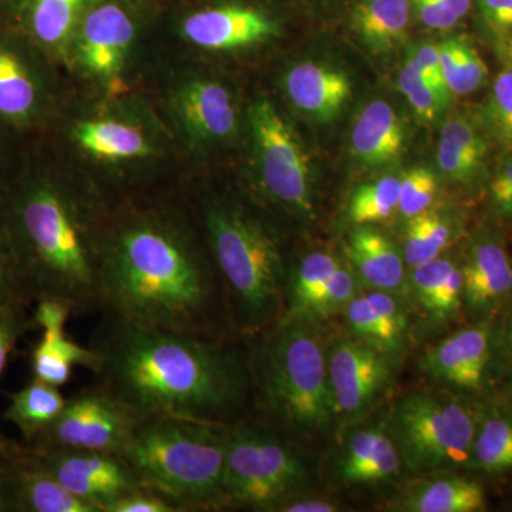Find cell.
<instances>
[{
  "mask_svg": "<svg viewBox=\"0 0 512 512\" xmlns=\"http://www.w3.org/2000/svg\"><path fill=\"white\" fill-rule=\"evenodd\" d=\"M90 346L97 384L141 414L215 424L247 419L251 359L229 338L144 328L104 318Z\"/></svg>",
  "mask_w": 512,
  "mask_h": 512,
  "instance_id": "obj_1",
  "label": "cell"
},
{
  "mask_svg": "<svg viewBox=\"0 0 512 512\" xmlns=\"http://www.w3.org/2000/svg\"><path fill=\"white\" fill-rule=\"evenodd\" d=\"M173 218L141 212L100 237L99 313L144 328L229 338L227 301L210 247Z\"/></svg>",
  "mask_w": 512,
  "mask_h": 512,
  "instance_id": "obj_2",
  "label": "cell"
},
{
  "mask_svg": "<svg viewBox=\"0 0 512 512\" xmlns=\"http://www.w3.org/2000/svg\"><path fill=\"white\" fill-rule=\"evenodd\" d=\"M20 285L32 305L56 299L74 316L99 312V245L82 205L47 178L10 184L0 197Z\"/></svg>",
  "mask_w": 512,
  "mask_h": 512,
  "instance_id": "obj_3",
  "label": "cell"
},
{
  "mask_svg": "<svg viewBox=\"0 0 512 512\" xmlns=\"http://www.w3.org/2000/svg\"><path fill=\"white\" fill-rule=\"evenodd\" d=\"M202 231L224 288L232 330L256 338L284 313L289 265L281 241L256 215L227 201L204 205Z\"/></svg>",
  "mask_w": 512,
  "mask_h": 512,
  "instance_id": "obj_4",
  "label": "cell"
},
{
  "mask_svg": "<svg viewBox=\"0 0 512 512\" xmlns=\"http://www.w3.org/2000/svg\"><path fill=\"white\" fill-rule=\"evenodd\" d=\"M227 424L143 414L119 456L178 512L224 510Z\"/></svg>",
  "mask_w": 512,
  "mask_h": 512,
  "instance_id": "obj_5",
  "label": "cell"
},
{
  "mask_svg": "<svg viewBox=\"0 0 512 512\" xmlns=\"http://www.w3.org/2000/svg\"><path fill=\"white\" fill-rule=\"evenodd\" d=\"M249 352L254 399L266 423L284 436L308 439L338 420L328 353L311 323L279 319Z\"/></svg>",
  "mask_w": 512,
  "mask_h": 512,
  "instance_id": "obj_6",
  "label": "cell"
},
{
  "mask_svg": "<svg viewBox=\"0 0 512 512\" xmlns=\"http://www.w3.org/2000/svg\"><path fill=\"white\" fill-rule=\"evenodd\" d=\"M309 487V470L295 444L266 421L229 424L224 510L278 512Z\"/></svg>",
  "mask_w": 512,
  "mask_h": 512,
  "instance_id": "obj_7",
  "label": "cell"
},
{
  "mask_svg": "<svg viewBox=\"0 0 512 512\" xmlns=\"http://www.w3.org/2000/svg\"><path fill=\"white\" fill-rule=\"evenodd\" d=\"M477 427L476 413L466 403L430 393L404 397L387 421L403 466L413 473L470 463Z\"/></svg>",
  "mask_w": 512,
  "mask_h": 512,
  "instance_id": "obj_8",
  "label": "cell"
},
{
  "mask_svg": "<svg viewBox=\"0 0 512 512\" xmlns=\"http://www.w3.org/2000/svg\"><path fill=\"white\" fill-rule=\"evenodd\" d=\"M259 181L266 197L296 217L315 215L311 165L288 121L266 99L249 110Z\"/></svg>",
  "mask_w": 512,
  "mask_h": 512,
  "instance_id": "obj_9",
  "label": "cell"
},
{
  "mask_svg": "<svg viewBox=\"0 0 512 512\" xmlns=\"http://www.w3.org/2000/svg\"><path fill=\"white\" fill-rule=\"evenodd\" d=\"M141 416L94 383L67 397L56 420L28 446L120 454Z\"/></svg>",
  "mask_w": 512,
  "mask_h": 512,
  "instance_id": "obj_10",
  "label": "cell"
},
{
  "mask_svg": "<svg viewBox=\"0 0 512 512\" xmlns=\"http://www.w3.org/2000/svg\"><path fill=\"white\" fill-rule=\"evenodd\" d=\"M390 353L360 339H339L328 353L330 389L338 419L365 416L392 383Z\"/></svg>",
  "mask_w": 512,
  "mask_h": 512,
  "instance_id": "obj_11",
  "label": "cell"
},
{
  "mask_svg": "<svg viewBox=\"0 0 512 512\" xmlns=\"http://www.w3.org/2000/svg\"><path fill=\"white\" fill-rule=\"evenodd\" d=\"M29 448L33 457L63 487L84 503L92 505L97 512H107L110 505L121 497L144 487L119 454Z\"/></svg>",
  "mask_w": 512,
  "mask_h": 512,
  "instance_id": "obj_12",
  "label": "cell"
},
{
  "mask_svg": "<svg viewBox=\"0 0 512 512\" xmlns=\"http://www.w3.org/2000/svg\"><path fill=\"white\" fill-rule=\"evenodd\" d=\"M278 32V23L268 13L244 5L200 10L183 23L185 39L202 49L217 52L259 45Z\"/></svg>",
  "mask_w": 512,
  "mask_h": 512,
  "instance_id": "obj_13",
  "label": "cell"
},
{
  "mask_svg": "<svg viewBox=\"0 0 512 512\" xmlns=\"http://www.w3.org/2000/svg\"><path fill=\"white\" fill-rule=\"evenodd\" d=\"M134 22L116 3H99L79 25V59L87 72L110 79L120 72L134 40Z\"/></svg>",
  "mask_w": 512,
  "mask_h": 512,
  "instance_id": "obj_14",
  "label": "cell"
},
{
  "mask_svg": "<svg viewBox=\"0 0 512 512\" xmlns=\"http://www.w3.org/2000/svg\"><path fill=\"white\" fill-rule=\"evenodd\" d=\"M490 360V330L471 326L430 349L423 357V369L441 382L458 389H478L483 384Z\"/></svg>",
  "mask_w": 512,
  "mask_h": 512,
  "instance_id": "obj_15",
  "label": "cell"
},
{
  "mask_svg": "<svg viewBox=\"0 0 512 512\" xmlns=\"http://www.w3.org/2000/svg\"><path fill=\"white\" fill-rule=\"evenodd\" d=\"M286 96L295 109L318 123H330L352 96L348 74L325 63L302 62L288 70Z\"/></svg>",
  "mask_w": 512,
  "mask_h": 512,
  "instance_id": "obj_16",
  "label": "cell"
},
{
  "mask_svg": "<svg viewBox=\"0 0 512 512\" xmlns=\"http://www.w3.org/2000/svg\"><path fill=\"white\" fill-rule=\"evenodd\" d=\"M22 45L0 37V123H35L43 104V84Z\"/></svg>",
  "mask_w": 512,
  "mask_h": 512,
  "instance_id": "obj_17",
  "label": "cell"
},
{
  "mask_svg": "<svg viewBox=\"0 0 512 512\" xmlns=\"http://www.w3.org/2000/svg\"><path fill=\"white\" fill-rule=\"evenodd\" d=\"M178 116L191 140H224L237 128V111L231 94L220 83L197 80L181 89L175 99Z\"/></svg>",
  "mask_w": 512,
  "mask_h": 512,
  "instance_id": "obj_18",
  "label": "cell"
},
{
  "mask_svg": "<svg viewBox=\"0 0 512 512\" xmlns=\"http://www.w3.org/2000/svg\"><path fill=\"white\" fill-rule=\"evenodd\" d=\"M461 269L468 308L488 311L512 295V259L498 239L477 238Z\"/></svg>",
  "mask_w": 512,
  "mask_h": 512,
  "instance_id": "obj_19",
  "label": "cell"
},
{
  "mask_svg": "<svg viewBox=\"0 0 512 512\" xmlns=\"http://www.w3.org/2000/svg\"><path fill=\"white\" fill-rule=\"evenodd\" d=\"M406 130L402 117L384 100H372L357 114L350 133V150L360 164L386 167L403 156Z\"/></svg>",
  "mask_w": 512,
  "mask_h": 512,
  "instance_id": "obj_20",
  "label": "cell"
},
{
  "mask_svg": "<svg viewBox=\"0 0 512 512\" xmlns=\"http://www.w3.org/2000/svg\"><path fill=\"white\" fill-rule=\"evenodd\" d=\"M403 460L389 431L365 427L353 431L343 446L339 474L352 485H377L400 476Z\"/></svg>",
  "mask_w": 512,
  "mask_h": 512,
  "instance_id": "obj_21",
  "label": "cell"
},
{
  "mask_svg": "<svg viewBox=\"0 0 512 512\" xmlns=\"http://www.w3.org/2000/svg\"><path fill=\"white\" fill-rule=\"evenodd\" d=\"M348 256L357 279L373 291L402 292L406 261L383 232L373 225H357L349 235Z\"/></svg>",
  "mask_w": 512,
  "mask_h": 512,
  "instance_id": "obj_22",
  "label": "cell"
},
{
  "mask_svg": "<svg viewBox=\"0 0 512 512\" xmlns=\"http://www.w3.org/2000/svg\"><path fill=\"white\" fill-rule=\"evenodd\" d=\"M490 143L476 121L453 116L441 126L437 165L453 183L470 185L480 180L487 168Z\"/></svg>",
  "mask_w": 512,
  "mask_h": 512,
  "instance_id": "obj_23",
  "label": "cell"
},
{
  "mask_svg": "<svg viewBox=\"0 0 512 512\" xmlns=\"http://www.w3.org/2000/svg\"><path fill=\"white\" fill-rule=\"evenodd\" d=\"M16 498L19 512H97L63 487L28 444L15 443Z\"/></svg>",
  "mask_w": 512,
  "mask_h": 512,
  "instance_id": "obj_24",
  "label": "cell"
},
{
  "mask_svg": "<svg viewBox=\"0 0 512 512\" xmlns=\"http://www.w3.org/2000/svg\"><path fill=\"white\" fill-rule=\"evenodd\" d=\"M101 0H25L20 29L43 52H62L90 9Z\"/></svg>",
  "mask_w": 512,
  "mask_h": 512,
  "instance_id": "obj_25",
  "label": "cell"
},
{
  "mask_svg": "<svg viewBox=\"0 0 512 512\" xmlns=\"http://www.w3.org/2000/svg\"><path fill=\"white\" fill-rule=\"evenodd\" d=\"M410 289L431 319L453 318L464 302L463 269L453 259L437 256L412 268Z\"/></svg>",
  "mask_w": 512,
  "mask_h": 512,
  "instance_id": "obj_26",
  "label": "cell"
},
{
  "mask_svg": "<svg viewBox=\"0 0 512 512\" xmlns=\"http://www.w3.org/2000/svg\"><path fill=\"white\" fill-rule=\"evenodd\" d=\"M412 15V0H357L352 28L370 52L386 55L406 40Z\"/></svg>",
  "mask_w": 512,
  "mask_h": 512,
  "instance_id": "obj_27",
  "label": "cell"
},
{
  "mask_svg": "<svg viewBox=\"0 0 512 512\" xmlns=\"http://www.w3.org/2000/svg\"><path fill=\"white\" fill-rule=\"evenodd\" d=\"M483 485L473 478L446 476L420 481L403 495L397 510L410 512H477L485 508Z\"/></svg>",
  "mask_w": 512,
  "mask_h": 512,
  "instance_id": "obj_28",
  "label": "cell"
},
{
  "mask_svg": "<svg viewBox=\"0 0 512 512\" xmlns=\"http://www.w3.org/2000/svg\"><path fill=\"white\" fill-rule=\"evenodd\" d=\"M340 262L332 252L313 251L289 266L281 319L311 322L313 309Z\"/></svg>",
  "mask_w": 512,
  "mask_h": 512,
  "instance_id": "obj_29",
  "label": "cell"
},
{
  "mask_svg": "<svg viewBox=\"0 0 512 512\" xmlns=\"http://www.w3.org/2000/svg\"><path fill=\"white\" fill-rule=\"evenodd\" d=\"M64 404L66 397L60 392V387L32 379L18 392L9 394L8 409L3 413V419L19 430L26 444H32L56 420Z\"/></svg>",
  "mask_w": 512,
  "mask_h": 512,
  "instance_id": "obj_30",
  "label": "cell"
},
{
  "mask_svg": "<svg viewBox=\"0 0 512 512\" xmlns=\"http://www.w3.org/2000/svg\"><path fill=\"white\" fill-rule=\"evenodd\" d=\"M74 138L83 150L100 160H133L153 153L140 130L119 121H83L74 128Z\"/></svg>",
  "mask_w": 512,
  "mask_h": 512,
  "instance_id": "obj_31",
  "label": "cell"
},
{
  "mask_svg": "<svg viewBox=\"0 0 512 512\" xmlns=\"http://www.w3.org/2000/svg\"><path fill=\"white\" fill-rule=\"evenodd\" d=\"M458 232V222L448 212L430 210L407 220L403 256L410 268L443 255Z\"/></svg>",
  "mask_w": 512,
  "mask_h": 512,
  "instance_id": "obj_32",
  "label": "cell"
},
{
  "mask_svg": "<svg viewBox=\"0 0 512 512\" xmlns=\"http://www.w3.org/2000/svg\"><path fill=\"white\" fill-rule=\"evenodd\" d=\"M439 45L441 70L451 96H468L487 82L488 69L483 57L464 37H448Z\"/></svg>",
  "mask_w": 512,
  "mask_h": 512,
  "instance_id": "obj_33",
  "label": "cell"
},
{
  "mask_svg": "<svg viewBox=\"0 0 512 512\" xmlns=\"http://www.w3.org/2000/svg\"><path fill=\"white\" fill-rule=\"evenodd\" d=\"M470 463L488 474L512 468V416L494 413L477 427Z\"/></svg>",
  "mask_w": 512,
  "mask_h": 512,
  "instance_id": "obj_34",
  "label": "cell"
},
{
  "mask_svg": "<svg viewBox=\"0 0 512 512\" xmlns=\"http://www.w3.org/2000/svg\"><path fill=\"white\" fill-rule=\"evenodd\" d=\"M353 335L375 348L396 355L403 349L406 336L394 330L382 313L377 311L366 293L356 295L343 309Z\"/></svg>",
  "mask_w": 512,
  "mask_h": 512,
  "instance_id": "obj_35",
  "label": "cell"
},
{
  "mask_svg": "<svg viewBox=\"0 0 512 512\" xmlns=\"http://www.w3.org/2000/svg\"><path fill=\"white\" fill-rule=\"evenodd\" d=\"M400 178L382 177L360 185L349 201V218L356 225H373L399 212Z\"/></svg>",
  "mask_w": 512,
  "mask_h": 512,
  "instance_id": "obj_36",
  "label": "cell"
},
{
  "mask_svg": "<svg viewBox=\"0 0 512 512\" xmlns=\"http://www.w3.org/2000/svg\"><path fill=\"white\" fill-rule=\"evenodd\" d=\"M478 124L488 140L491 138L508 153L512 151V70L505 69L495 76Z\"/></svg>",
  "mask_w": 512,
  "mask_h": 512,
  "instance_id": "obj_37",
  "label": "cell"
},
{
  "mask_svg": "<svg viewBox=\"0 0 512 512\" xmlns=\"http://www.w3.org/2000/svg\"><path fill=\"white\" fill-rule=\"evenodd\" d=\"M397 86L421 123H434L439 119L441 111L447 107V101L440 96L433 84L421 74L416 64L410 59H406V63L400 70Z\"/></svg>",
  "mask_w": 512,
  "mask_h": 512,
  "instance_id": "obj_38",
  "label": "cell"
},
{
  "mask_svg": "<svg viewBox=\"0 0 512 512\" xmlns=\"http://www.w3.org/2000/svg\"><path fill=\"white\" fill-rule=\"evenodd\" d=\"M436 175L429 168L419 167L407 171L400 178L399 214L406 220L430 210L437 197Z\"/></svg>",
  "mask_w": 512,
  "mask_h": 512,
  "instance_id": "obj_39",
  "label": "cell"
},
{
  "mask_svg": "<svg viewBox=\"0 0 512 512\" xmlns=\"http://www.w3.org/2000/svg\"><path fill=\"white\" fill-rule=\"evenodd\" d=\"M357 295V276L353 268L340 262L335 274L323 289L318 303L312 312L311 325L320 319H328L346 308Z\"/></svg>",
  "mask_w": 512,
  "mask_h": 512,
  "instance_id": "obj_40",
  "label": "cell"
},
{
  "mask_svg": "<svg viewBox=\"0 0 512 512\" xmlns=\"http://www.w3.org/2000/svg\"><path fill=\"white\" fill-rule=\"evenodd\" d=\"M474 0H412L413 15L431 30H450L460 25L473 9Z\"/></svg>",
  "mask_w": 512,
  "mask_h": 512,
  "instance_id": "obj_41",
  "label": "cell"
},
{
  "mask_svg": "<svg viewBox=\"0 0 512 512\" xmlns=\"http://www.w3.org/2000/svg\"><path fill=\"white\" fill-rule=\"evenodd\" d=\"M35 328L30 306L13 305L0 308V377L5 370L6 363L12 350L16 348L19 340ZM3 436L0 431V439Z\"/></svg>",
  "mask_w": 512,
  "mask_h": 512,
  "instance_id": "obj_42",
  "label": "cell"
},
{
  "mask_svg": "<svg viewBox=\"0 0 512 512\" xmlns=\"http://www.w3.org/2000/svg\"><path fill=\"white\" fill-rule=\"evenodd\" d=\"M13 305H26L32 308V303L26 299L20 285L18 265L8 234L0 222V308Z\"/></svg>",
  "mask_w": 512,
  "mask_h": 512,
  "instance_id": "obj_43",
  "label": "cell"
},
{
  "mask_svg": "<svg viewBox=\"0 0 512 512\" xmlns=\"http://www.w3.org/2000/svg\"><path fill=\"white\" fill-rule=\"evenodd\" d=\"M73 367L69 360L47 349L42 343L37 342L30 352V370L33 379L40 382L62 387L72 379Z\"/></svg>",
  "mask_w": 512,
  "mask_h": 512,
  "instance_id": "obj_44",
  "label": "cell"
},
{
  "mask_svg": "<svg viewBox=\"0 0 512 512\" xmlns=\"http://www.w3.org/2000/svg\"><path fill=\"white\" fill-rule=\"evenodd\" d=\"M407 59L416 64L417 69L426 77L434 89L439 92L447 103H450L451 93L448 92L447 84L444 82L443 70H441L439 45L437 43H420L413 47Z\"/></svg>",
  "mask_w": 512,
  "mask_h": 512,
  "instance_id": "obj_45",
  "label": "cell"
},
{
  "mask_svg": "<svg viewBox=\"0 0 512 512\" xmlns=\"http://www.w3.org/2000/svg\"><path fill=\"white\" fill-rule=\"evenodd\" d=\"M0 512H19L16 498L15 441L0 439Z\"/></svg>",
  "mask_w": 512,
  "mask_h": 512,
  "instance_id": "obj_46",
  "label": "cell"
},
{
  "mask_svg": "<svg viewBox=\"0 0 512 512\" xmlns=\"http://www.w3.org/2000/svg\"><path fill=\"white\" fill-rule=\"evenodd\" d=\"M107 512H178V510L164 495L148 487H138L111 504Z\"/></svg>",
  "mask_w": 512,
  "mask_h": 512,
  "instance_id": "obj_47",
  "label": "cell"
},
{
  "mask_svg": "<svg viewBox=\"0 0 512 512\" xmlns=\"http://www.w3.org/2000/svg\"><path fill=\"white\" fill-rule=\"evenodd\" d=\"M485 28L504 39L512 32V0H474Z\"/></svg>",
  "mask_w": 512,
  "mask_h": 512,
  "instance_id": "obj_48",
  "label": "cell"
},
{
  "mask_svg": "<svg viewBox=\"0 0 512 512\" xmlns=\"http://www.w3.org/2000/svg\"><path fill=\"white\" fill-rule=\"evenodd\" d=\"M494 210L501 215H512V151L498 165L490 185Z\"/></svg>",
  "mask_w": 512,
  "mask_h": 512,
  "instance_id": "obj_49",
  "label": "cell"
},
{
  "mask_svg": "<svg viewBox=\"0 0 512 512\" xmlns=\"http://www.w3.org/2000/svg\"><path fill=\"white\" fill-rule=\"evenodd\" d=\"M339 510V505L332 501L316 500V498L301 495V497L293 498L282 505L278 512H335Z\"/></svg>",
  "mask_w": 512,
  "mask_h": 512,
  "instance_id": "obj_50",
  "label": "cell"
},
{
  "mask_svg": "<svg viewBox=\"0 0 512 512\" xmlns=\"http://www.w3.org/2000/svg\"><path fill=\"white\" fill-rule=\"evenodd\" d=\"M501 55L507 64V69L512 70V32L501 39Z\"/></svg>",
  "mask_w": 512,
  "mask_h": 512,
  "instance_id": "obj_51",
  "label": "cell"
},
{
  "mask_svg": "<svg viewBox=\"0 0 512 512\" xmlns=\"http://www.w3.org/2000/svg\"><path fill=\"white\" fill-rule=\"evenodd\" d=\"M25 0H0V9H8L10 12L19 15Z\"/></svg>",
  "mask_w": 512,
  "mask_h": 512,
  "instance_id": "obj_52",
  "label": "cell"
},
{
  "mask_svg": "<svg viewBox=\"0 0 512 512\" xmlns=\"http://www.w3.org/2000/svg\"><path fill=\"white\" fill-rule=\"evenodd\" d=\"M508 342H510V348L512 349V322L510 325V330H508Z\"/></svg>",
  "mask_w": 512,
  "mask_h": 512,
  "instance_id": "obj_53",
  "label": "cell"
},
{
  "mask_svg": "<svg viewBox=\"0 0 512 512\" xmlns=\"http://www.w3.org/2000/svg\"><path fill=\"white\" fill-rule=\"evenodd\" d=\"M0 124H2V123H0ZM6 188H8V187H5V185H0V197H2V194H3V192H5Z\"/></svg>",
  "mask_w": 512,
  "mask_h": 512,
  "instance_id": "obj_54",
  "label": "cell"
}]
</instances>
